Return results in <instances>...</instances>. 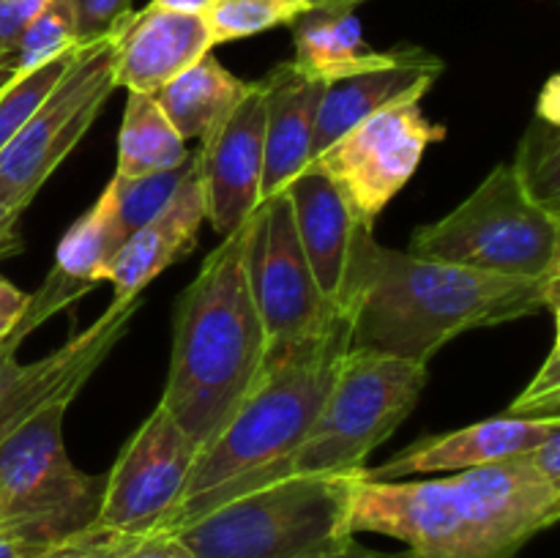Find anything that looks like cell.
Returning a JSON list of instances; mask_svg holds the SVG:
<instances>
[{"instance_id":"ac0fdd59","label":"cell","mask_w":560,"mask_h":558,"mask_svg":"<svg viewBox=\"0 0 560 558\" xmlns=\"http://www.w3.org/2000/svg\"><path fill=\"white\" fill-rule=\"evenodd\" d=\"M202 222H206V191H202L200 170L195 164L173 200L135 235H129L102 271V282L113 284V299L126 301L142 295V290L164 268L184 260L197 246Z\"/></svg>"},{"instance_id":"4dcf8cb0","label":"cell","mask_w":560,"mask_h":558,"mask_svg":"<svg viewBox=\"0 0 560 558\" xmlns=\"http://www.w3.org/2000/svg\"><path fill=\"white\" fill-rule=\"evenodd\" d=\"M63 3L74 22L80 44L109 36L131 14V0H63Z\"/></svg>"},{"instance_id":"7a4b0ae2","label":"cell","mask_w":560,"mask_h":558,"mask_svg":"<svg viewBox=\"0 0 560 558\" xmlns=\"http://www.w3.org/2000/svg\"><path fill=\"white\" fill-rule=\"evenodd\" d=\"M560 518V485L530 454L421 479H355L350 534L408 545L410 558H520Z\"/></svg>"},{"instance_id":"30bf717a","label":"cell","mask_w":560,"mask_h":558,"mask_svg":"<svg viewBox=\"0 0 560 558\" xmlns=\"http://www.w3.org/2000/svg\"><path fill=\"white\" fill-rule=\"evenodd\" d=\"M124 25V22H120ZM120 25L109 36L77 44L69 69L47 93L25 126L0 151V206L25 211L49 175L88 135L115 82V42Z\"/></svg>"},{"instance_id":"60d3db41","label":"cell","mask_w":560,"mask_h":558,"mask_svg":"<svg viewBox=\"0 0 560 558\" xmlns=\"http://www.w3.org/2000/svg\"><path fill=\"white\" fill-rule=\"evenodd\" d=\"M153 5L159 9H170V11H180V14H206L211 9L213 0H151Z\"/></svg>"},{"instance_id":"836d02e7","label":"cell","mask_w":560,"mask_h":558,"mask_svg":"<svg viewBox=\"0 0 560 558\" xmlns=\"http://www.w3.org/2000/svg\"><path fill=\"white\" fill-rule=\"evenodd\" d=\"M124 558H197L189 547L184 545L178 534L170 531H156V534L140 536L135 545L129 547Z\"/></svg>"},{"instance_id":"d590c367","label":"cell","mask_w":560,"mask_h":558,"mask_svg":"<svg viewBox=\"0 0 560 558\" xmlns=\"http://www.w3.org/2000/svg\"><path fill=\"white\" fill-rule=\"evenodd\" d=\"M528 454L536 463V468H539L547 479L560 485V430L552 432L550 438H545V441L536 449H530Z\"/></svg>"},{"instance_id":"f1b7e54d","label":"cell","mask_w":560,"mask_h":558,"mask_svg":"<svg viewBox=\"0 0 560 558\" xmlns=\"http://www.w3.org/2000/svg\"><path fill=\"white\" fill-rule=\"evenodd\" d=\"M74 49L60 55L52 63L27 71V74H14L9 85L0 91V151H3L5 142L31 120V115L38 109V104L47 98V93L52 91L55 82L63 77V71L69 69Z\"/></svg>"},{"instance_id":"6da1fadb","label":"cell","mask_w":560,"mask_h":558,"mask_svg":"<svg viewBox=\"0 0 560 558\" xmlns=\"http://www.w3.org/2000/svg\"><path fill=\"white\" fill-rule=\"evenodd\" d=\"M560 279H520L474 271L383 246L359 224L339 290L348 348L408 359H430L476 328L558 312Z\"/></svg>"},{"instance_id":"d4e9b609","label":"cell","mask_w":560,"mask_h":558,"mask_svg":"<svg viewBox=\"0 0 560 558\" xmlns=\"http://www.w3.org/2000/svg\"><path fill=\"white\" fill-rule=\"evenodd\" d=\"M120 249V239L115 233V224L109 219L107 202L98 200L66 230L55 249V266L60 274L85 282H102V271L113 260L115 252Z\"/></svg>"},{"instance_id":"4fadbf2b","label":"cell","mask_w":560,"mask_h":558,"mask_svg":"<svg viewBox=\"0 0 560 558\" xmlns=\"http://www.w3.org/2000/svg\"><path fill=\"white\" fill-rule=\"evenodd\" d=\"M197 151L206 219L213 233L230 235L262 202V153H266V102L257 82L244 102L206 137Z\"/></svg>"},{"instance_id":"52a82bcc","label":"cell","mask_w":560,"mask_h":558,"mask_svg":"<svg viewBox=\"0 0 560 558\" xmlns=\"http://www.w3.org/2000/svg\"><path fill=\"white\" fill-rule=\"evenodd\" d=\"M430 367L348 348L293 460V474H353L413 414Z\"/></svg>"},{"instance_id":"cb8c5ba5","label":"cell","mask_w":560,"mask_h":558,"mask_svg":"<svg viewBox=\"0 0 560 558\" xmlns=\"http://www.w3.org/2000/svg\"><path fill=\"white\" fill-rule=\"evenodd\" d=\"M195 164L197 151L189 153L184 162L170 170L140 175V178H124V175H113L109 178L107 189L102 191V200L107 202L109 219H113L120 246H124V241L129 235H135L142 224L151 222L173 200L186 175L195 170Z\"/></svg>"},{"instance_id":"ab89813d","label":"cell","mask_w":560,"mask_h":558,"mask_svg":"<svg viewBox=\"0 0 560 558\" xmlns=\"http://www.w3.org/2000/svg\"><path fill=\"white\" fill-rule=\"evenodd\" d=\"M25 364L16 361V353H9V350H0V399L5 397L11 386L16 383V377L22 375Z\"/></svg>"},{"instance_id":"484cf974","label":"cell","mask_w":560,"mask_h":558,"mask_svg":"<svg viewBox=\"0 0 560 558\" xmlns=\"http://www.w3.org/2000/svg\"><path fill=\"white\" fill-rule=\"evenodd\" d=\"M514 175L536 206L560 219V129L558 120L536 115L520 140Z\"/></svg>"},{"instance_id":"277c9868","label":"cell","mask_w":560,"mask_h":558,"mask_svg":"<svg viewBox=\"0 0 560 558\" xmlns=\"http://www.w3.org/2000/svg\"><path fill=\"white\" fill-rule=\"evenodd\" d=\"M345 350L348 332L310 353L268 367L228 425L200 446L184 492L159 531L175 534L246 492L293 476L295 452L320 410Z\"/></svg>"},{"instance_id":"f35d334b","label":"cell","mask_w":560,"mask_h":558,"mask_svg":"<svg viewBox=\"0 0 560 558\" xmlns=\"http://www.w3.org/2000/svg\"><path fill=\"white\" fill-rule=\"evenodd\" d=\"M49 547L55 545H36V542L0 531V558H42Z\"/></svg>"},{"instance_id":"8fae6325","label":"cell","mask_w":560,"mask_h":558,"mask_svg":"<svg viewBox=\"0 0 560 558\" xmlns=\"http://www.w3.org/2000/svg\"><path fill=\"white\" fill-rule=\"evenodd\" d=\"M446 137L421 109V96L402 98L345 131L310 164L342 191L350 213L364 228H375L388 202L408 186L427 148Z\"/></svg>"},{"instance_id":"b9f144b4","label":"cell","mask_w":560,"mask_h":558,"mask_svg":"<svg viewBox=\"0 0 560 558\" xmlns=\"http://www.w3.org/2000/svg\"><path fill=\"white\" fill-rule=\"evenodd\" d=\"M366 0H312V5H326V9H359Z\"/></svg>"},{"instance_id":"d6a6232c","label":"cell","mask_w":560,"mask_h":558,"mask_svg":"<svg viewBox=\"0 0 560 558\" xmlns=\"http://www.w3.org/2000/svg\"><path fill=\"white\" fill-rule=\"evenodd\" d=\"M49 0H0V69H14V53L33 16Z\"/></svg>"},{"instance_id":"2e32d148","label":"cell","mask_w":560,"mask_h":558,"mask_svg":"<svg viewBox=\"0 0 560 558\" xmlns=\"http://www.w3.org/2000/svg\"><path fill=\"white\" fill-rule=\"evenodd\" d=\"M200 14L145 5L131 11L115 42V82L131 93H156L191 63L211 53Z\"/></svg>"},{"instance_id":"e575fe53","label":"cell","mask_w":560,"mask_h":558,"mask_svg":"<svg viewBox=\"0 0 560 558\" xmlns=\"http://www.w3.org/2000/svg\"><path fill=\"white\" fill-rule=\"evenodd\" d=\"M27 310V293H22L16 284H11L9 279L0 277V348H3L5 339L11 337L14 326L20 323V317Z\"/></svg>"},{"instance_id":"7bdbcfd3","label":"cell","mask_w":560,"mask_h":558,"mask_svg":"<svg viewBox=\"0 0 560 558\" xmlns=\"http://www.w3.org/2000/svg\"><path fill=\"white\" fill-rule=\"evenodd\" d=\"M11 77H14V69H0V91H3V88L9 85Z\"/></svg>"},{"instance_id":"83f0119b","label":"cell","mask_w":560,"mask_h":558,"mask_svg":"<svg viewBox=\"0 0 560 558\" xmlns=\"http://www.w3.org/2000/svg\"><path fill=\"white\" fill-rule=\"evenodd\" d=\"M74 22H71L69 9L63 0H49L42 11L31 20V25L22 33L14 53V74H27V71L47 66L58 60L60 55L71 53L77 47Z\"/></svg>"},{"instance_id":"8992f818","label":"cell","mask_w":560,"mask_h":558,"mask_svg":"<svg viewBox=\"0 0 560 558\" xmlns=\"http://www.w3.org/2000/svg\"><path fill=\"white\" fill-rule=\"evenodd\" d=\"M408 252L501 277L560 279V219L530 200L512 164H498L468 200L416 230Z\"/></svg>"},{"instance_id":"ffe728a7","label":"cell","mask_w":560,"mask_h":558,"mask_svg":"<svg viewBox=\"0 0 560 558\" xmlns=\"http://www.w3.org/2000/svg\"><path fill=\"white\" fill-rule=\"evenodd\" d=\"M282 191L288 195L295 233L312 274L323 295L337 304L359 222L350 213L337 184L315 164H306Z\"/></svg>"},{"instance_id":"d6986e66","label":"cell","mask_w":560,"mask_h":558,"mask_svg":"<svg viewBox=\"0 0 560 558\" xmlns=\"http://www.w3.org/2000/svg\"><path fill=\"white\" fill-rule=\"evenodd\" d=\"M266 102V153H262L260 197L282 191L312 159L317 113L326 82L301 74L293 60L273 66L257 80Z\"/></svg>"},{"instance_id":"7c38bea8","label":"cell","mask_w":560,"mask_h":558,"mask_svg":"<svg viewBox=\"0 0 560 558\" xmlns=\"http://www.w3.org/2000/svg\"><path fill=\"white\" fill-rule=\"evenodd\" d=\"M197 446L164 405H156L126 441L104 476L93 525L120 536H148L162 528L184 492Z\"/></svg>"},{"instance_id":"e0dca14e","label":"cell","mask_w":560,"mask_h":558,"mask_svg":"<svg viewBox=\"0 0 560 558\" xmlns=\"http://www.w3.org/2000/svg\"><path fill=\"white\" fill-rule=\"evenodd\" d=\"M441 74L443 60L430 49L397 47L392 63L345 77V80L326 82L315 124V140H312V159L370 115L381 113L402 98H424Z\"/></svg>"},{"instance_id":"1f68e13d","label":"cell","mask_w":560,"mask_h":558,"mask_svg":"<svg viewBox=\"0 0 560 558\" xmlns=\"http://www.w3.org/2000/svg\"><path fill=\"white\" fill-rule=\"evenodd\" d=\"M137 539L140 536L109 534L96 525H88L80 534L49 547L42 558H124Z\"/></svg>"},{"instance_id":"7402d4cb","label":"cell","mask_w":560,"mask_h":558,"mask_svg":"<svg viewBox=\"0 0 560 558\" xmlns=\"http://www.w3.org/2000/svg\"><path fill=\"white\" fill-rule=\"evenodd\" d=\"M249 91L252 82L235 77L208 53L153 96L184 140H206Z\"/></svg>"},{"instance_id":"8d00e7d4","label":"cell","mask_w":560,"mask_h":558,"mask_svg":"<svg viewBox=\"0 0 560 558\" xmlns=\"http://www.w3.org/2000/svg\"><path fill=\"white\" fill-rule=\"evenodd\" d=\"M20 217V211H11V208L0 206V260L22 252Z\"/></svg>"},{"instance_id":"9c48e42d","label":"cell","mask_w":560,"mask_h":558,"mask_svg":"<svg viewBox=\"0 0 560 558\" xmlns=\"http://www.w3.org/2000/svg\"><path fill=\"white\" fill-rule=\"evenodd\" d=\"M249 284L266 334V370L348 332L301 249L284 191L266 197L252 213Z\"/></svg>"},{"instance_id":"5b68a950","label":"cell","mask_w":560,"mask_h":558,"mask_svg":"<svg viewBox=\"0 0 560 558\" xmlns=\"http://www.w3.org/2000/svg\"><path fill=\"white\" fill-rule=\"evenodd\" d=\"M353 474H293L175 531L197 558H306L353 539Z\"/></svg>"},{"instance_id":"44dd1931","label":"cell","mask_w":560,"mask_h":558,"mask_svg":"<svg viewBox=\"0 0 560 558\" xmlns=\"http://www.w3.org/2000/svg\"><path fill=\"white\" fill-rule=\"evenodd\" d=\"M290 27H293L295 47L293 66L312 80H345V77L392 63L397 55V47L381 53L366 44L353 9L312 5Z\"/></svg>"},{"instance_id":"3957f363","label":"cell","mask_w":560,"mask_h":558,"mask_svg":"<svg viewBox=\"0 0 560 558\" xmlns=\"http://www.w3.org/2000/svg\"><path fill=\"white\" fill-rule=\"evenodd\" d=\"M252 217L202 260L173 312L162 403L206 446L266 372V334L249 284Z\"/></svg>"},{"instance_id":"4316f807","label":"cell","mask_w":560,"mask_h":558,"mask_svg":"<svg viewBox=\"0 0 560 558\" xmlns=\"http://www.w3.org/2000/svg\"><path fill=\"white\" fill-rule=\"evenodd\" d=\"M312 9V0H213L202 14L211 47L293 25Z\"/></svg>"},{"instance_id":"603a6c76","label":"cell","mask_w":560,"mask_h":558,"mask_svg":"<svg viewBox=\"0 0 560 558\" xmlns=\"http://www.w3.org/2000/svg\"><path fill=\"white\" fill-rule=\"evenodd\" d=\"M186 140L173 120L164 115L153 93L126 91L124 118L118 129V164L115 175L140 178V175L170 170L189 156Z\"/></svg>"},{"instance_id":"ba28073f","label":"cell","mask_w":560,"mask_h":558,"mask_svg":"<svg viewBox=\"0 0 560 558\" xmlns=\"http://www.w3.org/2000/svg\"><path fill=\"white\" fill-rule=\"evenodd\" d=\"M74 392L49 399L0 443V531L36 545H58L93 525L104 479L82 474L63 441Z\"/></svg>"},{"instance_id":"f546056e","label":"cell","mask_w":560,"mask_h":558,"mask_svg":"<svg viewBox=\"0 0 560 558\" xmlns=\"http://www.w3.org/2000/svg\"><path fill=\"white\" fill-rule=\"evenodd\" d=\"M512 419H560V342L556 337L545 364L517 399L503 410Z\"/></svg>"},{"instance_id":"9a60e30c","label":"cell","mask_w":560,"mask_h":558,"mask_svg":"<svg viewBox=\"0 0 560 558\" xmlns=\"http://www.w3.org/2000/svg\"><path fill=\"white\" fill-rule=\"evenodd\" d=\"M556 430H560V419L495 416V419L476 421V425L441 432V435L419 438L408 449L394 454L388 463L377 465V468H361V476L394 481L416 479V476L457 474V470L501 463V460L530 452Z\"/></svg>"},{"instance_id":"74e56055","label":"cell","mask_w":560,"mask_h":558,"mask_svg":"<svg viewBox=\"0 0 560 558\" xmlns=\"http://www.w3.org/2000/svg\"><path fill=\"white\" fill-rule=\"evenodd\" d=\"M306 558H410V553H383V550H372V547H364L355 542V536L345 545L334 547V550L326 553H315V556H306Z\"/></svg>"},{"instance_id":"5bb4252c","label":"cell","mask_w":560,"mask_h":558,"mask_svg":"<svg viewBox=\"0 0 560 558\" xmlns=\"http://www.w3.org/2000/svg\"><path fill=\"white\" fill-rule=\"evenodd\" d=\"M140 295L126 301H115L80 334L60 345L58 350L47 353L44 359L25 364L14 386L0 399V443L25 425L33 414L44 408L49 399L66 392L80 394L88 377L102 367L109 350L120 342L129 328V321L140 310Z\"/></svg>"}]
</instances>
